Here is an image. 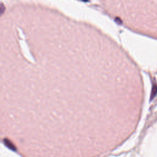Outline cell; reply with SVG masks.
I'll list each match as a JSON object with an SVG mask.
<instances>
[{
    "label": "cell",
    "mask_w": 157,
    "mask_h": 157,
    "mask_svg": "<svg viewBox=\"0 0 157 157\" xmlns=\"http://www.w3.org/2000/svg\"><path fill=\"white\" fill-rule=\"evenodd\" d=\"M3 8H4L3 6H2V5H1V6H0V14H1L3 12V11L4 10V9H3Z\"/></svg>",
    "instance_id": "cell-1"
}]
</instances>
